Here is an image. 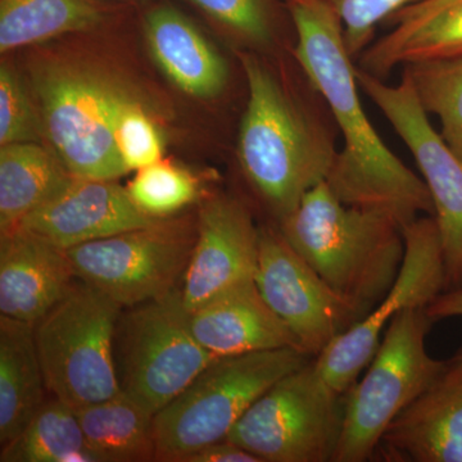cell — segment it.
<instances>
[{
  "label": "cell",
  "instance_id": "obj_1",
  "mask_svg": "<svg viewBox=\"0 0 462 462\" xmlns=\"http://www.w3.org/2000/svg\"><path fill=\"white\" fill-rule=\"evenodd\" d=\"M296 32L293 56L327 100L343 148L327 182L346 206L382 209L406 226L434 215L422 179L380 139L361 103L356 60L346 51L338 14L325 0H285Z\"/></svg>",
  "mask_w": 462,
  "mask_h": 462
},
{
  "label": "cell",
  "instance_id": "obj_2",
  "mask_svg": "<svg viewBox=\"0 0 462 462\" xmlns=\"http://www.w3.org/2000/svg\"><path fill=\"white\" fill-rule=\"evenodd\" d=\"M248 99L240 120L236 160L245 181L279 225L328 176L339 129L327 100L298 63L288 76L269 56L238 51Z\"/></svg>",
  "mask_w": 462,
  "mask_h": 462
},
{
  "label": "cell",
  "instance_id": "obj_3",
  "mask_svg": "<svg viewBox=\"0 0 462 462\" xmlns=\"http://www.w3.org/2000/svg\"><path fill=\"white\" fill-rule=\"evenodd\" d=\"M276 226L322 281L366 315L387 296L402 266L397 218L382 209L345 205L327 181Z\"/></svg>",
  "mask_w": 462,
  "mask_h": 462
},
{
  "label": "cell",
  "instance_id": "obj_4",
  "mask_svg": "<svg viewBox=\"0 0 462 462\" xmlns=\"http://www.w3.org/2000/svg\"><path fill=\"white\" fill-rule=\"evenodd\" d=\"M32 79L45 141L74 178L117 180L129 172L116 147V125L142 99L126 79L75 56L42 60Z\"/></svg>",
  "mask_w": 462,
  "mask_h": 462
},
{
  "label": "cell",
  "instance_id": "obj_5",
  "mask_svg": "<svg viewBox=\"0 0 462 462\" xmlns=\"http://www.w3.org/2000/svg\"><path fill=\"white\" fill-rule=\"evenodd\" d=\"M310 358L296 348L215 358L154 415L156 461L181 462L203 447L226 439L264 392Z\"/></svg>",
  "mask_w": 462,
  "mask_h": 462
},
{
  "label": "cell",
  "instance_id": "obj_6",
  "mask_svg": "<svg viewBox=\"0 0 462 462\" xmlns=\"http://www.w3.org/2000/svg\"><path fill=\"white\" fill-rule=\"evenodd\" d=\"M427 309H409L389 322L366 375L346 392L342 431L333 462L372 460L385 430L445 370L430 357Z\"/></svg>",
  "mask_w": 462,
  "mask_h": 462
},
{
  "label": "cell",
  "instance_id": "obj_7",
  "mask_svg": "<svg viewBox=\"0 0 462 462\" xmlns=\"http://www.w3.org/2000/svg\"><path fill=\"white\" fill-rule=\"evenodd\" d=\"M121 311L107 294L76 278L66 296L33 324L51 396L80 410L120 393L114 340Z\"/></svg>",
  "mask_w": 462,
  "mask_h": 462
},
{
  "label": "cell",
  "instance_id": "obj_8",
  "mask_svg": "<svg viewBox=\"0 0 462 462\" xmlns=\"http://www.w3.org/2000/svg\"><path fill=\"white\" fill-rule=\"evenodd\" d=\"M114 358L120 392L154 418L217 357L194 336L178 288L123 309Z\"/></svg>",
  "mask_w": 462,
  "mask_h": 462
},
{
  "label": "cell",
  "instance_id": "obj_9",
  "mask_svg": "<svg viewBox=\"0 0 462 462\" xmlns=\"http://www.w3.org/2000/svg\"><path fill=\"white\" fill-rule=\"evenodd\" d=\"M345 401L309 361L264 392L226 439L263 462H328L342 431Z\"/></svg>",
  "mask_w": 462,
  "mask_h": 462
},
{
  "label": "cell",
  "instance_id": "obj_10",
  "mask_svg": "<svg viewBox=\"0 0 462 462\" xmlns=\"http://www.w3.org/2000/svg\"><path fill=\"white\" fill-rule=\"evenodd\" d=\"M197 239V223H154L69 249L76 276L127 309L181 288Z\"/></svg>",
  "mask_w": 462,
  "mask_h": 462
},
{
  "label": "cell",
  "instance_id": "obj_11",
  "mask_svg": "<svg viewBox=\"0 0 462 462\" xmlns=\"http://www.w3.org/2000/svg\"><path fill=\"white\" fill-rule=\"evenodd\" d=\"M404 256L387 296L363 320L337 337L315 366L336 393L355 384L378 351L380 336L394 316L409 309H427L446 288L445 257L433 216L418 217L402 227Z\"/></svg>",
  "mask_w": 462,
  "mask_h": 462
},
{
  "label": "cell",
  "instance_id": "obj_12",
  "mask_svg": "<svg viewBox=\"0 0 462 462\" xmlns=\"http://www.w3.org/2000/svg\"><path fill=\"white\" fill-rule=\"evenodd\" d=\"M360 89L375 103L411 152L430 189L445 257L446 291L462 287V160L431 126L402 74L397 87L356 69Z\"/></svg>",
  "mask_w": 462,
  "mask_h": 462
},
{
  "label": "cell",
  "instance_id": "obj_13",
  "mask_svg": "<svg viewBox=\"0 0 462 462\" xmlns=\"http://www.w3.org/2000/svg\"><path fill=\"white\" fill-rule=\"evenodd\" d=\"M258 291L310 357L319 355L366 312L339 296L291 248L276 225L260 229Z\"/></svg>",
  "mask_w": 462,
  "mask_h": 462
},
{
  "label": "cell",
  "instance_id": "obj_14",
  "mask_svg": "<svg viewBox=\"0 0 462 462\" xmlns=\"http://www.w3.org/2000/svg\"><path fill=\"white\" fill-rule=\"evenodd\" d=\"M258 248L260 227L243 200L225 194L203 200L196 245L181 285L188 311L193 312L234 285L254 281Z\"/></svg>",
  "mask_w": 462,
  "mask_h": 462
},
{
  "label": "cell",
  "instance_id": "obj_15",
  "mask_svg": "<svg viewBox=\"0 0 462 462\" xmlns=\"http://www.w3.org/2000/svg\"><path fill=\"white\" fill-rule=\"evenodd\" d=\"M375 456L391 462H462V351L389 425Z\"/></svg>",
  "mask_w": 462,
  "mask_h": 462
},
{
  "label": "cell",
  "instance_id": "obj_16",
  "mask_svg": "<svg viewBox=\"0 0 462 462\" xmlns=\"http://www.w3.org/2000/svg\"><path fill=\"white\" fill-rule=\"evenodd\" d=\"M156 220L143 214L126 188L116 180L72 178L60 193L17 227L41 234L69 251Z\"/></svg>",
  "mask_w": 462,
  "mask_h": 462
},
{
  "label": "cell",
  "instance_id": "obj_17",
  "mask_svg": "<svg viewBox=\"0 0 462 462\" xmlns=\"http://www.w3.org/2000/svg\"><path fill=\"white\" fill-rule=\"evenodd\" d=\"M67 249L32 230L0 234V315L35 324L76 281Z\"/></svg>",
  "mask_w": 462,
  "mask_h": 462
},
{
  "label": "cell",
  "instance_id": "obj_18",
  "mask_svg": "<svg viewBox=\"0 0 462 462\" xmlns=\"http://www.w3.org/2000/svg\"><path fill=\"white\" fill-rule=\"evenodd\" d=\"M197 340L216 357L296 348V338L270 309L256 282L234 285L190 312ZM302 352V351H300Z\"/></svg>",
  "mask_w": 462,
  "mask_h": 462
},
{
  "label": "cell",
  "instance_id": "obj_19",
  "mask_svg": "<svg viewBox=\"0 0 462 462\" xmlns=\"http://www.w3.org/2000/svg\"><path fill=\"white\" fill-rule=\"evenodd\" d=\"M144 35L154 62L176 88L199 99L223 96L229 65L189 17L172 5H156L145 14Z\"/></svg>",
  "mask_w": 462,
  "mask_h": 462
},
{
  "label": "cell",
  "instance_id": "obj_20",
  "mask_svg": "<svg viewBox=\"0 0 462 462\" xmlns=\"http://www.w3.org/2000/svg\"><path fill=\"white\" fill-rule=\"evenodd\" d=\"M50 396L33 324L0 315V447L23 433Z\"/></svg>",
  "mask_w": 462,
  "mask_h": 462
},
{
  "label": "cell",
  "instance_id": "obj_21",
  "mask_svg": "<svg viewBox=\"0 0 462 462\" xmlns=\"http://www.w3.org/2000/svg\"><path fill=\"white\" fill-rule=\"evenodd\" d=\"M72 178L56 152L42 143L0 145V234L16 229Z\"/></svg>",
  "mask_w": 462,
  "mask_h": 462
},
{
  "label": "cell",
  "instance_id": "obj_22",
  "mask_svg": "<svg viewBox=\"0 0 462 462\" xmlns=\"http://www.w3.org/2000/svg\"><path fill=\"white\" fill-rule=\"evenodd\" d=\"M455 56H462V0L425 20L398 23L361 53L357 67L385 80L397 66Z\"/></svg>",
  "mask_w": 462,
  "mask_h": 462
},
{
  "label": "cell",
  "instance_id": "obj_23",
  "mask_svg": "<svg viewBox=\"0 0 462 462\" xmlns=\"http://www.w3.org/2000/svg\"><path fill=\"white\" fill-rule=\"evenodd\" d=\"M107 14L100 0H0V51L90 32L105 23Z\"/></svg>",
  "mask_w": 462,
  "mask_h": 462
},
{
  "label": "cell",
  "instance_id": "obj_24",
  "mask_svg": "<svg viewBox=\"0 0 462 462\" xmlns=\"http://www.w3.org/2000/svg\"><path fill=\"white\" fill-rule=\"evenodd\" d=\"M85 439L102 462L156 461L153 416L123 392L76 410Z\"/></svg>",
  "mask_w": 462,
  "mask_h": 462
},
{
  "label": "cell",
  "instance_id": "obj_25",
  "mask_svg": "<svg viewBox=\"0 0 462 462\" xmlns=\"http://www.w3.org/2000/svg\"><path fill=\"white\" fill-rule=\"evenodd\" d=\"M2 462H102L85 439L76 410L51 396L0 451Z\"/></svg>",
  "mask_w": 462,
  "mask_h": 462
},
{
  "label": "cell",
  "instance_id": "obj_26",
  "mask_svg": "<svg viewBox=\"0 0 462 462\" xmlns=\"http://www.w3.org/2000/svg\"><path fill=\"white\" fill-rule=\"evenodd\" d=\"M211 20L239 47L263 56H282L293 51L285 44L282 14H288L285 0H188Z\"/></svg>",
  "mask_w": 462,
  "mask_h": 462
},
{
  "label": "cell",
  "instance_id": "obj_27",
  "mask_svg": "<svg viewBox=\"0 0 462 462\" xmlns=\"http://www.w3.org/2000/svg\"><path fill=\"white\" fill-rule=\"evenodd\" d=\"M402 74L421 108L439 117L440 135L462 160V56L407 63Z\"/></svg>",
  "mask_w": 462,
  "mask_h": 462
},
{
  "label": "cell",
  "instance_id": "obj_28",
  "mask_svg": "<svg viewBox=\"0 0 462 462\" xmlns=\"http://www.w3.org/2000/svg\"><path fill=\"white\" fill-rule=\"evenodd\" d=\"M126 189L143 214L166 218L196 200L199 181L187 170L161 160L138 170Z\"/></svg>",
  "mask_w": 462,
  "mask_h": 462
},
{
  "label": "cell",
  "instance_id": "obj_29",
  "mask_svg": "<svg viewBox=\"0 0 462 462\" xmlns=\"http://www.w3.org/2000/svg\"><path fill=\"white\" fill-rule=\"evenodd\" d=\"M44 130L35 98L8 63L0 66V145L42 143Z\"/></svg>",
  "mask_w": 462,
  "mask_h": 462
},
{
  "label": "cell",
  "instance_id": "obj_30",
  "mask_svg": "<svg viewBox=\"0 0 462 462\" xmlns=\"http://www.w3.org/2000/svg\"><path fill=\"white\" fill-rule=\"evenodd\" d=\"M118 154L129 171L153 165L163 156V139L143 100L129 106L115 130Z\"/></svg>",
  "mask_w": 462,
  "mask_h": 462
},
{
  "label": "cell",
  "instance_id": "obj_31",
  "mask_svg": "<svg viewBox=\"0 0 462 462\" xmlns=\"http://www.w3.org/2000/svg\"><path fill=\"white\" fill-rule=\"evenodd\" d=\"M338 14L346 51L355 60L373 42L376 26L421 0H325Z\"/></svg>",
  "mask_w": 462,
  "mask_h": 462
},
{
  "label": "cell",
  "instance_id": "obj_32",
  "mask_svg": "<svg viewBox=\"0 0 462 462\" xmlns=\"http://www.w3.org/2000/svg\"><path fill=\"white\" fill-rule=\"evenodd\" d=\"M181 462H263L256 455L230 440L212 443L187 456Z\"/></svg>",
  "mask_w": 462,
  "mask_h": 462
},
{
  "label": "cell",
  "instance_id": "obj_33",
  "mask_svg": "<svg viewBox=\"0 0 462 462\" xmlns=\"http://www.w3.org/2000/svg\"><path fill=\"white\" fill-rule=\"evenodd\" d=\"M457 2L460 0H421V2L415 3V5L398 12L389 21H392V23L396 26L398 23L425 20Z\"/></svg>",
  "mask_w": 462,
  "mask_h": 462
},
{
  "label": "cell",
  "instance_id": "obj_34",
  "mask_svg": "<svg viewBox=\"0 0 462 462\" xmlns=\"http://www.w3.org/2000/svg\"><path fill=\"white\" fill-rule=\"evenodd\" d=\"M427 314L433 321L462 316V287L440 293L427 307Z\"/></svg>",
  "mask_w": 462,
  "mask_h": 462
}]
</instances>
